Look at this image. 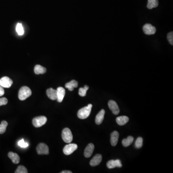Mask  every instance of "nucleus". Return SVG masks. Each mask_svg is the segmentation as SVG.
<instances>
[{
	"label": "nucleus",
	"mask_w": 173,
	"mask_h": 173,
	"mask_svg": "<svg viewBox=\"0 0 173 173\" xmlns=\"http://www.w3.org/2000/svg\"><path fill=\"white\" fill-rule=\"evenodd\" d=\"M92 107V104H89L88 106L80 109L77 113L78 117L81 119H84L88 118L90 114Z\"/></svg>",
	"instance_id": "nucleus-1"
},
{
	"label": "nucleus",
	"mask_w": 173,
	"mask_h": 173,
	"mask_svg": "<svg viewBox=\"0 0 173 173\" xmlns=\"http://www.w3.org/2000/svg\"><path fill=\"white\" fill-rule=\"evenodd\" d=\"M32 94V91L28 86H23L20 89L19 92V98L20 100H24L30 97Z\"/></svg>",
	"instance_id": "nucleus-2"
},
{
	"label": "nucleus",
	"mask_w": 173,
	"mask_h": 173,
	"mask_svg": "<svg viewBox=\"0 0 173 173\" xmlns=\"http://www.w3.org/2000/svg\"><path fill=\"white\" fill-rule=\"evenodd\" d=\"M62 137L63 140L66 143H71L73 140V135L72 134L70 129L68 128H64L62 133Z\"/></svg>",
	"instance_id": "nucleus-3"
},
{
	"label": "nucleus",
	"mask_w": 173,
	"mask_h": 173,
	"mask_svg": "<svg viewBox=\"0 0 173 173\" xmlns=\"http://www.w3.org/2000/svg\"><path fill=\"white\" fill-rule=\"evenodd\" d=\"M47 121V118L44 116H39L34 118L32 120L33 125L36 127H39L45 125Z\"/></svg>",
	"instance_id": "nucleus-4"
},
{
	"label": "nucleus",
	"mask_w": 173,
	"mask_h": 173,
	"mask_svg": "<svg viewBox=\"0 0 173 173\" xmlns=\"http://www.w3.org/2000/svg\"><path fill=\"white\" fill-rule=\"evenodd\" d=\"M77 149V145L76 144L70 143L65 146L63 149V152L66 155L71 154L73 152Z\"/></svg>",
	"instance_id": "nucleus-5"
},
{
	"label": "nucleus",
	"mask_w": 173,
	"mask_h": 173,
	"mask_svg": "<svg viewBox=\"0 0 173 173\" xmlns=\"http://www.w3.org/2000/svg\"><path fill=\"white\" fill-rule=\"evenodd\" d=\"M37 153L39 155H48L49 154L48 146L46 144L40 143L37 147Z\"/></svg>",
	"instance_id": "nucleus-6"
},
{
	"label": "nucleus",
	"mask_w": 173,
	"mask_h": 173,
	"mask_svg": "<svg viewBox=\"0 0 173 173\" xmlns=\"http://www.w3.org/2000/svg\"><path fill=\"white\" fill-rule=\"evenodd\" d=\"M13 83V80L7 76H4L0 79V86L3 88H10Z\"/></svg>",
	"instance_id": "nucleus-7"
},
{
	"label": "nucleus",
	"mask_w": 173,
	"mask_h": 173,
	"mask_svg": "<svg viewBox=\"0 0 173 173\" xmlns=\"http://www.w3.org/2000/svg\"><path fill=\"white\" fill-rule=\"evenodd\" d=\"M143 30L144 33L146 35H154L155 33L156 29L150 24H146L143 26Z\"/></svg>",
	"instance_id": "nucleus-8"
},
{
	"label": "nucleus",
	"mask_w": 173,
	"mask_h": 173,
	"mask_svg": "<svg viewBox=\"0 0 173 173\" xmlns=\"http://www.w3.org/2000/svg\"><path fill=\"white\" fill-rule=\"evenodd\" d=\"M108 106L109 107L111 110V111H112L114 114L117 115L119 113L120 110H119V107L115 101L113 100H110L108 102Z\"/></svg>",
	"instance_id": "nucleus-9"
},
{
	"label": "nucleus",
	"mask_w": 173,
	"mask_h": 173,
	"mask_svg": "<svg viewBox=\"0 0 173 173\" xmlns=\"http://www.w3.org/2000/svg\"><path fill=\"white\" fill-rule=\"evenodd\" d=\"M107 166L109 169L114 168L115 167H121L122 166L121 161L120 160L117 159L115 160H111L107 163Z\"/></svg>",
	"instance_id": "nucleus-10"
},
{
	"label": "nucleus",
	"mask_w": 173,
	"mask_h": 173,
	"mask_svg": "<svg viewBox=\"0 0 173 173\" xmlns=\"http://www.w3.org/2000/svg\"><path fill=\"white\" fill-rule=\"evenodd\" d=\"M57 100L59 103H61L66 94V90L63 87H58L57 89Z\"/></svg>",
	"instance_id": "nucleus-11"
},
{
	"label": "nucleus",
	"mask_w": 173,
	"mask_h": 173,
	"mask_svg": "<svg viewBox=\"0 0 173 173\" xmlns=\"http://www.w3.org/2000/svg\"><path fill=\"white\" fill-rule=\"evenodd\" d=\"M102 161V156L100 154H97L93 157L90 161V165L92 166H95L99 165Z\"/></svg>",
	"instance_id": "nucleus-12"
},
{
	"label": "nucleus",
	"mask_w": 173,
	"mask_h": 173,
	"mask_svg": "<svg viewBox=\"0 0 173 173\" xmlns=\"http://www.w3.org/2000/svg\"><path fill=\"white\" fill-rule=\"evenodd\" d=\"M94 150V145L92 143H90L86 147L84 151V156L86 158L90 157Z\"/></svg>",
	"instance_id": "nucleus-13"
},
{
	"label": "nucleus",
	"mask_w": 173,
	"mask_h": 173,
	"mask_svg": "<svg viewBox=\"0 0 173 173\" xmlns=\"http://www.w3.org/2000/svg\"><path fill=\"white\" fill-rule=\"evenodd\" d=\"M119 137V133L117 131H114L112 132L111 134V145L113 146H115L117 144L118 140Z\"/></svg>",
	"instance_id": "nucleus-14"
},
{
	"label": "nucleus",
	"mask_w": 173,
	"mask_h": 173,
	"mask_svg": "<svg viewBox=\"0 0 173 173\" xmlns=\"http://www.w3.org/2000/svg\"><path fill=\"white\" fill-rule=\"evenodd\" d=\"M46 94L49 98L52 100H56L57 99V90L53 89L50 88L48 89L46 91Z\"/></svg>",
	"instance_id": "nucleus-15"
},
{
	"label": "nucleus",
	"mask_w": 173,
	"mask_h": 173,
	"mask_svg": "<svg viewBox=\"0 0 173 173\" xmlns=\"http://www.w3.org/2000/svg\"><path fill=\"white\" fill-rule=\"evenodd\" d=\"M105 113V110L102 109L96 115V118H95V123L97 125H100V124L103 122Z\"/></svg>",
	"instance_id": "nucleus-16"
},
{
	"label": "nucleus",
	"mask_w": 173,
	"mask_h": 173,
	"mask_svg": "<svg viewBox=\"0 0 173 173\" xmlns=\"http://www.w3.org/2000/svg\"><path fill=\"white\" fill-rule=\"evenodd\" d=\"M8 156L14 164H17L19 163L20 159L19 156L17 154L13 152H9L8 153Z\"/></svg>",
	"instance_id": "nucleus-17"
},
{
	"label": "nucleus",
	"mask_w": 173,
	"mask_h": 173,
	"mask_svg": "<svg viewBox=\"0 0 173 173\" xmlns=\"http://www.w3.org/2000/svg\"><path fill=\"white\" fill-rule=\"evenodd\" d=\"M116 121L118 125L123 126L129 121V118L127 116H121L117 117Z\"/></svg>",
	"instance_id": "nucleus-18"
},
{
	"label": "nucleus",
	"mask_w": 173,
	"mask_h": 173,
	"mask_svg": "<svg viewBox=\"0 0 173 173\" xmlns=\"http://www.w3.org/2000/svg\"><path fill=\"white\" fill-rule=\"evenodd\" d=\"M65 86L70 91H73L74 88H77L78 86V82L75 80H73L71 81L70 82L66 83Z\"/></svg>",
	"instance_id": "nucleus-19"
},
{
	"label": "nucleus",
	"mask_w": 173,
	"mask_h": 173,
	"mask_svg": "<svg viewBox=\"0 0 173 173\" xmlns=\"http://www.w3.org/2000/svg\"><path fill=\"white\" fill-rule=\"evenodd\" d=\"M46 69L40 65H36L34 67V72L37 75L43 74L46 73Z\"/></svg>",
	"instance_id": "nucleus-20"
},
{
	"label": "nucleus",
	"mask_w": 173,
	"mask_h": 173,
	"mask_svg": "<svg viewBox=\"0 0 173 173\" xmlns=\"http://www.w3.org/2000/svg\"><path fill=\"white\" fill-rule=\"evenodd\" d=\"M133 141H134V137L132 136H128L127 138L123 140V145L125 147L129 146L132 144Z\"/></svg>",
	"instance_id": "nucleus-21"
},
{
	"label": "nucleus",
	"mask_w": 173,
	"mask_h": 173,
	"mask_svg": "<svg viewBox=\"0 0 173 173\" xmlns=\"http://www.w3.org/2000/svg\"><path fill=\"white\" fill-rule=\"evenodd\" d=\"M158 5V0H148L147 8L149 9H151L152 8H155Z\"/></svg>",
	"instance_id": "nucleus-22"
},
{
	"label": "nucleus",
	"mask_w": 173,
	"mask_h": 173,
	"mask_svg": "<svg viewBox=\"0 0 173 173\" xmlns=\"http://www.w3.org/2000/svg\"><path fill=\"white\" fill-rule=\"evenodd\" d=\"M16 31L17 34L20 36L23 35L24 33V30L23 29V25L21 23H17L16 26Z\"/></svg>",
	"instance_id": "nucleus-23"
},
{
	"label": "nucleus",
	"mask_w": 173,
	"mask_h": 173,
	"mask_svg": "<svg viewBox=\"0 0 173 173\" xmlns=\"http://www.w3.org/2000/svg\"><path fill=\"white\" fill-rule=\"evenodd\" d=\"M8 126V123L6 121H2L0 124V134H4L5 132L6 127Z\"/></svg>",
	"instance_id": "nucleus-24"
},
{
	"label": "nucleus",
	"mask_w": 173,
	"mask_h": 173,
	"mask_svg": "<svg viewBox=\"0 0 173 173\" xmlns=\"http://www.w3.org/2000/svg\"><path fill=\"white\" fill-rule=\"evenodd\" d=\"M143 145V138L141 137H137L135 142V147L137 149L142 147Z\"/></svg>",
	"instance_id": "nucleus-25"
},
{
	"label": "nucleus",
	"mask_w": 173,
	"mask_h": 173,
	"mask_svg": "<svg viewBox=\"0 0 173 173\" xmlns=\"http://www.w3.org/2000/svg\"><path fill=\"white\" fill-rule=\"evenodd\" d=\"M28 170L25 166L20 165L18 166L17 169L15 171V173H28Z\"/></svg>",
	"instance_id": "nucleus-26"
},
{
	"label": "nucleus",
	"mask_w": 173,
	"mask_h": 173,
	"mask_svg": "<svg viewBox=\"0 0 173 173\" xmlns=\"http://www.w3.org/2000/svg\"><path fill=\"white\" fill-rule=\"evenodd\" d=\"M18 145H19V146L23 148H27L29 146V143L25 142L24 139L20 140L18 142Z\"/></svg>",
	"instance_id": "nucleus-27"
},
{
	"label": "nucleus",
	"mask_w": 173,
	"mask_h": 173,
	"mask_svg": "<svg viewBox=\"0 0 173 173\" xmlns=\"http://www.w3.org/2000/svg\"><path fill=\"white\" fill-rule=\"evenodd\" d=\"M86 91H87V90H86L84 87L83 88H80L79 89V95L81 97H84V96L86 95Z\"/></svg>",
	"instance_id": "nucleus-28"
},
{
	"label": "nucleus",
	"mask_w": 173,
	"mask_h": 173,
	"mask_svg": "<svg viewBox=\"0 0 173 173\" xmlns=\"http://www.w3.org/2000/svg\"><path fill=\"white\" fill-rule=\"evenodd\" d=\"M167 39L168 40V42H169L171 44V45H173V32H171L169 33L167 35Z\"/></svg>",
	"instance_id": "nucleus-29"
},
{
	"label": "nucleus",
	"mask_w": 173,
	"mask_h": 173,
	"mask_svg": "<svg viewBox=\"0 0 173 173\" xmlns=\"http://www.w3.org/2000/svg\"><path fill=\"white\" fill-rule=\"evenodd\" d=\"M8 103V100L6 98H0V106L7 104Z\"/></svg>",
	"instance_id": "nucleus-30"
},
{
	"label": "nucleus",
	"mask_w": 173,
	"mask_h": 173,
	"mask_svg": "<svg viewBox=\"0 0 173 173\" xmlns=\"http://www.w3.org/2000/svg\"><path fill=\"white\" fill-rule=\"evenodd\" d=\"M5 94V90H4V88L0 86V97L4 95Z\"/></svg>",
	"instance_id": "nucleus-31"
},
{
	"label": "nucleus",
	"mask_w": 173,
	"mask_h": 173,
	"mask_svg": "<svg viewBox=\"0 0 173 173\" xmlns=\"http://www.w3.org/2000/svg\"><path fill=\"white\" fill-rule=\"evenodd\" d=\"M72 172L70 171H67V170H66V171H63L62 172H61V173H72Z\"/></svg>",
	"instance_id": "nucleus-32"
},
{
	"label": "nucleus",
	"mask_w": 173,
	"mask_h": 173,
	"mask_svg": "<svg viewBox=\"0 0 173 173\" xmlns=\"http://www.w3.org/2000/svg\"><path fill=\"white\" fill-rule=\"evenodd\" d=\"M84 88L86 90H89V87L88 86L85 85L84 86Z\"/></svg>",
	"instance_id": "nucleus-33"
}]
</instances>
